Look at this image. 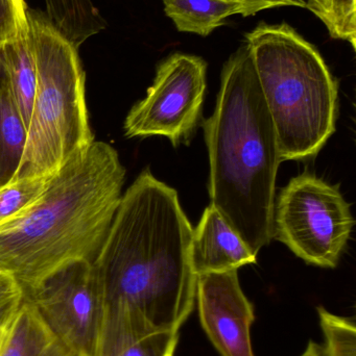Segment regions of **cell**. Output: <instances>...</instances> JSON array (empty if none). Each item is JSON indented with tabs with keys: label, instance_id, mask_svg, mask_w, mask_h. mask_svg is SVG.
Segmentation results:
<instances>
[{
	"label": "cell",
	"instance_id": "1",
	"mask_svg": "<svg viewBox=\"0 0 356 356\" xmlns=\"http://www.w3.org/2000/svg\"><path fill=\"white\" fill-rule=\"evenodd\" d=\"M192 234L177 191L142 171L92 261L105 309L125 312L150 334L179 332L196 305Z\"/></svg>",
	"mask_w": 356,
	"mask_h": 356
},
{
	"label": "cell",
	"instance_id": "2",
	"mask_svg": "<svg viewBox=\"0 0 356 356\" xmlns=\"http://www.w3.org/2000/svg\"><path fill=\"white\" fill-rule=\"evenodd\" d=\"M125 169L118 152L94 141L48 180L37 201L0 227V271L24 292L64 266L93 261L123 196Z\"/></svg>",
	"mask_w": 356,
	"mask_h": 356
},
{
	"label": "cell",
	"instance_id": "3",
	"mask_svg": "<svg viewBox=\"0 0 356 356\" xmlns=\"http://www.w3.org/2000/svg\"><path fill=\"white\" fill-rule=\"evenodd\" d=\"M210 204L254 254L274 238L278 168L273 120L246 43L222 70L215 112L204 122Z\"/></svg>",
	"mask_w": 356,
	"mask_h": 356
},
{
	"label": "cell",
	"instance_id": "4",
	"mask_svg": "<svg viewBox=\"0 0 356 356\" xmlns=\"http://www.w3.org/2000/svg\"><path fill=\"white\" fill-rule=\"evenodd\" d=\"M284 161L317 156L336 131L339 85L294 27L259 22L245 35Z\"/></svg>",
	"mask_w": 356,
	"mask_h": 356
},
{
	"label": "cell",
	"instance_id": "5",
	"mask_svg": "<svg viewBox=\"0 0 356 356\" xmlns=\"http://www.w3.org/2000/svg\"><path fill=\"white\" fill-rule=\"evenodd\" d=\"M37 89L26 143L15 179L50 177L94 142L79 48L45 12L27 10Z\"/></svg>",
	"mask_w": 356,
	"mask_h": 356
},
{
	"label": "cell",
	"instance_id": "6",
	"mask_svg": "<svg viewBox=\"0 0 356 356\" xmlns=\"http://www.w3.org/2000/svg\"><path fill=\"white\" fill-rule=\"evenodd\" d=\"M274 238L309 265L336 268L355 220L340 190L304 172L292 178L274 207Z\"/></svg>",
	"mask_w": 356,
	"mask_h": 356
},
{
	"label": "cell",
	"instance_id": "7",
	"mask_svg": "<svg viewBox=\"0 0 356 356\" xmlns=\"http://www.w3.org/2000/svg\"><path fill=\"white\" fill-rule=\"evenodd\" d=\"M206 74L207 63L201 56L175 52L161 60L146 97L125 118V136H159L175 147L189 143L202 115Z\"/></svg>",
	"mask_w": 356,
	"mask_h": 356
},
{
	"label": "cell",
	"instance_id": "8",
	"mask_svg": "<svg viewBox=\"0 0 356 356\" xmlns=\"http://www.w3.org/2000/svg\"><path fill=\"white\" fill-rule=\"evenodd\" d=\"M25 298L71 353L93 356L105 307L92 261L64 266L25 293Z\"/></svg>",
	"mask_w": 356,
	"mask_h": 356
},
{
	"label": "cell",
	"instance_id": "9",
	"mask_svg": "<svg viewBox=\"0 0 356 356\" xmlns=\"http://www.w3.org/2000/svg\"><path fill=\"white\" fill-rule=\"evenodd\" d=\"M196 302L203 330L219 355L255 356L254 307L240 286L238 270L196 276Z\"/></svg>",
	"mask_w": 356,
	"mask_h": 356
},
{
	"label": "cell",
	"instance_id": "10",
	"mask_svg": "<svg viewBox=\"0 0 356 356\" xmlns=\"http://www.w3.org/2000/svg\"><path fill=\"white\" fill-rule=\"evenodd\" d=\"M192 263L198 276L256 264L257 255L210 204L192 234Z\"/></svg>",
	"mask_w": 356,
	"mask_h": 356
},
{
	"label": "cell",
	"instance_id": "11",
	"mask_svg": "<svg viewBox=\"0 0 356 356\" xmlns=\"http://www.w3.org/2000/svg\"><path fill=\"white\" fill-rule=\"evenodd\" d=\"M179 332L144 337L114 314L104 312L93 356H175Z\"/></svg>",
	"mask_w": 356,
	"mask_h": 356
},
{
	"label": "cell",
	"instance_id": "12",
	"mask_svg": "<svg viewBox=\"0 0 356 356\" xmlns=\"http://www.w3.org/2000/svg\"><path fill=\"white\" fill-rule=\"evenodd\" d=\"M164 13L180 33L208 37L226 19L235 15L254 16L246 0H162Z\"/></svg>",
	"mask_w": 356,
	"mask_h": 356
},
{
	"label": "cell",
	"instance_id": "13",
	"mask_svg": "<svg viewBox=\"0 0 356 356\" xmlns=\"http://www.w3.org/2000/svg\"><path fill=\"white\" fill-rule=\"evenodd\" d=\"M26 137V125L10 87L0 45V186L15 179L24 154Z\"/></svg>",
	"mask_w": 356,
	"mask_h": 356
},
{
	"label": "cell",
	"instance_id": "14",
	"mask_svg": "<svg viewBox=\"0 0 356 356\" xmlns=\"http://www.w3.org/2000/svg\"><path fill=\"white\" fill-rule=\"evenodd\" d=\"M0 356H77L42 321L26 300L10 322Z\"/></svg>",
	"mask_w": 356,
	"mask_h": 356
},
{
	"label": "cell",
	"instance_id": "15",
	"mask_svg": "<svg viewBox=\"0 0 356 356\" xmlns=\"http://www.w3.org/2000/svg\"><path fill=\"white\" fill-rule=\"evenodd\" d=\"M2 49L10 87L27 129L37 89V68L29 35V20L20 27L12 41L2 45Z\"/></svg>",
	"mask_w": 356,
	"mask_h": 356
},
{
	"label": "cell",
	"instance_id": "16",
	"mask_svg": "<svg viewBox=\"0 0 356 356\" xmlns=\"http://www.w3.org/2000/svg\"><path fill=\"white\" fill-rule=\"evenodd\" d=\"M45 14L77 48L102 33L107 22L92 0H44Z\"/></svg>",
	"mask_w": 356,
	"mask_h": 356
},
{
	"label": "cell",
	"instance_id": "17",
	"mask_svg": "<svg viewBox=\"0 0 356 356\" xmlns=\"http://www.w3.org/2000/svg\"><path fill=\"white\" fill-rule=\"evenodd\" d=\"M311 10L325 25L330 37L348 42L356 49V0H304Z\"/></svg>",
	"mask_w": 356,
	"mask_h": 356
},
{
	"label": "cell",
	"instance_id": "18",
	"mask_svg": "<svg viewBox=\"0 0 356 356\" xmlns=\"http://www.w3.org/2000/svg\"><path fill=\"white\" fill-rule=\"evenodd\" d=\"M50 177L18 178L0 186V227L27 211L43 194Z\"/></svg>",
	"mask_w": 356,
	"mask_h": 356
},
{
	"label": "cell",
	"instance_id": "19",
	"mask_svg": "<svg viewBox=\"0 0 356 356\" xmlns=\"http://www.w3.org/2000/svg\"><path fill=\"white\" fill-rule=\"evenodd\" d=\"M320 325L324 334L326 356H356L355 320L334 315L323 307L318 309Z\"/></svg>",
	"mask_w": 356,
	"mask_h": 356
},
{
	"label": "cell",
	"instance_id": "20",
	"mask_svg": "<svg viewBox=\"0 0 356 356\" xmlns=\"http://www.w3.org/2000/svg\"><path fill=\"white\" fill-rule=\"evenodd\" d=\"M24 300L22 286L12 275L0 271V328L14 319Z\"/></svg>",
	"mask_w": 356,
	"mask_h": 356
},
{
	"label": "cell",
	"instance_id": "21",
	"mask_svg": "<svg viewBox=\"0 0 356 356\" xmlns=\"http://www.w3.org/2000/svg\"><path fill=\"white\" fill-rule=\"evenodd\" d=\"M25 0H0V45L12 41L19 29L27 22Z\"/></svg>",
	"mask_w": 356,
	"mask_h": 356
},
{
	"label": "cell",
	"instance_id": "22",
	"mask_svg": "<svg viewBox=\"0 0 356 356\" xmlns=\"http://www.w3.org/2000/svg\"><path fill=\"white\" fill-rule=\"evenodd\" d=\"M246 1L252 6L255 14L261 10L284 8V6L305 8L304 0H246Z\"/></svg>",
	"mask_w": 356,
	"mask_h": 356
},
{
	"label": "cell",
	"instance_id": "23",
	"mask_svg": "<svg viewBox=\"0 0 356 356\" xmlns=\"http://www.w3.org/2000/svg\"><path fill=\"white\" fill-rule=\"evenodd\" d=\"M300 356H326L325 353H324L323 347L321 345L318 344V343L311 342L309 343L307 345V349H305L304 353H302Z\"/></svg>",
	"mask_w": 356,
	"mask_h": 356
},
{
	"label": "cell",
	"instance_id": "24",
	"mask_svg": "<svg viewBox=\"0 0 356 356\" xmlns=\"http://www.w3.org/2000/svg\"><path fill=\"white\" fill-rule=\"evenodd\" d=\"M10 322L8 324V325L0 328V353H1V349L2 347H3L4 342H6V334H8V327H10Z\"/></svg>",
	"mask_w": 356,
	"mask_h": 356
}]
</instances>
